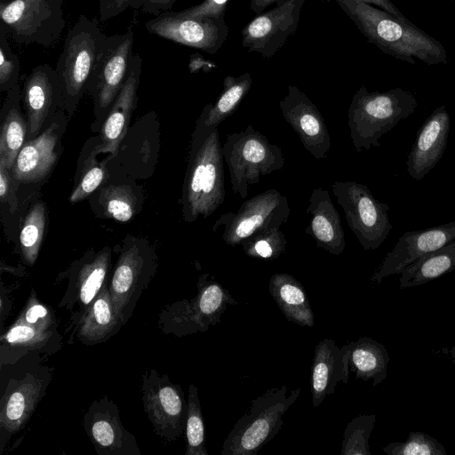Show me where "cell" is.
Returning <instances> with one entry per match:
<instances>
[{
    "mask_svg": "<svg viewBox=\"0 0 455 455\" xmlns=\"http://www.w3.org/2000/svg\"><path fill=\"white\" fill-rule=\"evenodd\" d=\"M358 30L383 52L395 59L416 64L448 63L442 43L403 20L375 5L355 0H336Z\"/></svg>",
    "mask_w": 455,
    "mask_h": 455,
    "instance_id": "6da1fadb",
    "label": "cell"
},
{
    "mask_svg": "<svg viewBox=\"0 0 455 455\" xmlns=\"http://www.w3.org/2000/svg\"><path fill=\"white\" fill-rule=\"evenodd\" d=\"M223 162L218 128L194 132L182 194L183 218L187 222L211 216L224 203Z\"/></svg>",
    "mask_w": 455,
    "mask_h": 455,
    "instance_id": "7a4b0ae2",
    "label": "cell"
},
{
    "mask_svg": "<svg viewBox=\"0 0 455 455\" xmlns=\"http://www.w3.org/2000/svg\"><path fill=\"white\" fill-rule=\"evenodd\" d=\"M409 91L394 88L386 92H369L361 86L353 95L347 112L348 127L357 152L380 146L379 140L417 108Z\"/></svg>",
    "mask_w": 455,
    "mask_h": 455,
    "instance_id": "3957f363",
    "label": "cell"
},
{
    "mask_svg": "<svg viewBox=\"0 0 455 455\" xmlns=\"http://www.w3.org/2000/svg\"><path fill=\"white\" fill-rule=\"evenodd\" d=\"M108 36L96 18L81 14L67 33L56 64L63 91V110L71 118L93 73Z\"/></svg>",
    "mask_w": 455,
    "mask_h": 455,
    "instance_id": "277c9868",
    "label": "cell"
},
{
    "mask_svg": "<svg viewBox=\"0 0 455 455\" xmlns=\"http://www.w3.org/2000/svg\"><path fill=\"white\" fill-rule=\"evenodd\" d=\"M300 394L296 388L288 394L287 386L272 387L252 399L249 411L235 424L225 439L221 455H255L282 428L283 416Z\"/></svg>",
    "mask_w": 455,
    "mask_h": 455,
    "instance_id": "5b68a950",
    "label": "cell"
},
{
    "mask_svg": "<svg viewBox=\"0 0 455 455\" xmlns=\"http://www.w3.org/2000/svg\"><path fill=\"white\" fill-rule=\"evenodd\" d=\"M222 154L231 188L242 198L247 197L250 185L259 183L262 176L279 171L284 165L281 148L270 143L251 124L242 132L228 134Z\"/></svg>",
    "mask_w": 455,
    "mask_h": 455,
    "instance_id": "8992f818",
    "label": "cell"
},
{
    "mask_svg": "<svg viewBox=\"0 0 455 455\" xmlns=\"http://www.w3.org/2000/svg\"><path fill=\"white\" fill-rule=\"evenodd\" d=\"M157 266L156 252L146 239L132 235L124 238L108 282L116 311L124 324L132 317Z\"/></svg>",
    "mask_w": 455,
    "mask_h": 455,
    "instance_id": "52a82bcc",
    "label": "cell"
},
{
    "mask_svg": "<svg viewBox=\"0 0 455 455\" xmlns=\"http://www.w3.org/2000/svg\"><path fill=\"white\" fill-rule=\"evenodd\" d=\"M197 293L165 306L158 315V327L164 334L183 337L206 331L220 322L228 306L237 305L219 282L203 274L198 278Z\"/></svg>",
    "mask_w": 455,
    "mask_h": 455,
    "instance_id": "ba28073f",
    "label": "cell"
},
{
    "mask_svg": "<svg viewBox=\"0 0 455 455\" xmlns=\"http://www.w3.org/2000/svg\"><path fill=\"white\" fill-rule=\"evenodd\" d=\"M6 32L19 44L53 45L66 26L63 0H12L0 4Z\"/></svg>",
    "mask_w": 455,
    "mask_h": 455,
    "instance_id": "9c48e42d",
    "label": "cell"
},
{
    "mask_svg": "<svg viewBox=\"0 0 455 455\" xmlns=\"http://www.w3.org/2000/svg\"><path fill=\"white\" fill-rule=\"evenodd\" d=\"M331 190L362 247L365 251L378 249L393 229L389 206L379 201L368 187L355 181H335Z\"/></svg>",
    "mask_w": 455,
    "mask_h": 455,
    "instance_id": "30bf717a",
    "label": "cell"
},
{
    "mask_svg": "<svg viewBox=\"0 0 455 455\" xmlns=\"http://www.w3.org/2000/svg\"><path fill=\"white\" fill-rule=\"evenodd\" d=\"M133 43L132 30L108 36L88 83L86 92L92 99L94 124H99L100 127L126 80L133 55Z\"/></svg>",
    "mask_w": 455,
    "mask_h": 455,
    "instance_id": "8fae6325",
    "label": "cell"
},
{
    "mask_svg": "<svg viewBox=\"0 0 455 455\" xmlns=\"http://www.w3.org/2000/svg\"><path fill=\"white\" fill-rule=\"evenodd\" d=\"M288 198L275 188L267 189L247 200L234 212L228 211L215 221L212 231L223 227L221 239L229 246L241 245L256 232L287 223Z\"/></svg>",
    "mask_w": 455,
    "mask_h": 455,
    "instance_id": "7c38bea8",
    "label": "cell"
},
{
    "mask_svg": "<svg viewBox=\"0 0 455 455\" xmlns=\"http://www.w3.org/2000/svg\"><path fill=\"white\" fill-rule=\"evenodd\" d=\"M143 409L155 433L169 442L184 434L188 401L180 384L172 383L167 374L148 369L142 376Z\"/></svg>",
    "mask_w": 455,
    "mask_h": 455,
    "instance_id": "4fadbf2b",
    "label": "cell"
},
{
    "mask_svg": "<svg viewBox=\"0 0 455 455\" xmlns=\"http://www.w3.org/2000/svg\"><path fill=\"white\" fill-rule=\"evenodd\" d=\"M52 379L50 370L37 367L20 378H11L0 403L1 451L12 435L24 428L46 393Z\"/></svg>",
    "mask_w": 455,
    "mask_h": 455,
    "instance_id": "5bb4252c",
    "label": "cell"
},
{
    "mask_svg": "<svg viewBox=\"0 0 455 455\" xmlns=\"http://www.w3.org/2000/svg\"><path fill=\"white\" fill-rule=\"evenodd\" d=\"M306 0H284L259 13L242 29V45L263 58L273 57L296 32Z\"/></svg>",
    "mask_w": 455,
    "mask_h": 455,
    "instance_id": "9a60e30c",
    "label": "cell"
},
{
    "mask_svg": "<svg viewBox=\"0 0 455 455\" xmlns=\"http://www.w3.org/2000/svg\"><path fill=\"white\" fill-rule=\"evenodd\" d=\"M148 32L180 44L215 54L226 42L228 27L225 17L195 19L166 12L146 21Z\"/></svg>",
    "mask_w": 455,
    "mask_h": 455,
    "instance_id": "2e32d148",
    "label": "cell"
},
{
    "mask_svg": "<svg viewBox=\"0 0 455 455\" xmlns=\"http://www.w3.org/2000/svg\"><path fill=\"white\" fill-rule=\"evenodd\" d=\"M22 97L27 140H33L63 110L62 85L56 69L46 63L34 68L25 79Z\"/></svg>",
    "mask_w": 455,
    "mask_h": 455,
    "instance_id": "e0dca14e",
    "label": "cell"
},
{
    "mask_svg": "<svg viewBox=\"0 0 455 455\" xmlns=\"http://www.w3.org/2000/svg\"><path fill=\"white\" fill-rule=\"evenodd\" d=\"M110 264L108 246L97 252L89 251L74 261L66 275L68 287L58 307L69 312L76 307L74 317L82 315L108 282Z\"/></svg>",
    "mask_w": 455,
    "mask_h": 455,
    "instance_id": "ac0fdd59",
    "label": "cell"
},
{
    "mask_svg": "<svg viewBox=\"0 0 455 455\" xmlns=\"http://www.w3.org/2000/svg\"><path fill=\"white\" fill-rule=\"evenodd\" d=\"M84 427L99 455H141L135 436L124 428L116 404L107 395L91 403Z\"/></svg>",
    "mask_w": 455,
    "mask_h": 455,
    "instance_id": "d6986e66",
    "label": "cell"
},
{
    "mask_svg": "<svg viewBox=\"0 0 455 455\" xmlns=\"http://www.w3.org/2000/svg\"><path fill=\"white\" fill-rule=\"evenodd\" d=\"M64 112L60 110L37 137L25 141L11 170L19 183L41 181L55 166L66 127Z\"/></svg>",
    "mask_w": 455,
    "mask_h": 455,
    "instance_id": "ffe728a7",
    "label": "cell"
},
{
    "mask_svg": "<svg viewBox=\"0 0 455 455\" xmlns=\"http://www.w3.org/2000/svg\"><path fill=\"white\" fill-rule=\"evenodd\" d=\"M279 108L305 149L316 160L325 159L331 147V136L323 115L310 99L297 86L289 85Z\"/></svg>",
    "mask_w": 455,
    "mask_h": 455,
    "instance_id": "44dd1931",
    "label": "cell"
},
{
    "mask_svg": "<svg viewBox=\"0 0 455 455\" xmlns=\"http://www.w3.org/2000/svg\"><path fill=\"white\" fill-rule=\"evenodd\" d=\"M455 240V220L423 230L406 231L385 256L371 282L379 284L391 275L401 274L413 261Z\"/></svg>",
    "mask_w": 455,
    "mask_h": 455,
    "instance_id": "7402d4cb",
    "label": "cell"
},
{
    "mask_svg": "<svg viewBox=\"0 0 455 455\" xmlns=\"http://www.w3.org/2000/svg\"><path fill=\"white\" fill-rule=\"evenodd\" d=\"M451 117L444 106L436 108L417 132L406 160L409 175L420 181L441 160L447 146Z\"/></svg>",
    "mask_w": 455,
    "mask_h": 455,
    "instance_id": "603a6c76",
    "label": "cell"
},
{
    "mask_svg": "<svg viewBox=\"0 0 455 455\" xmlns=\"http://www.w3.org/2000/svg\"><path fill=\"white\" fill-rule=\"evenodd\" d=\"M142 62L140 54L132 55L126 80L100 127V152L116 156L128 131L132 114L137 104Z\"/></svg>",
    "mask_w": 455,
    "mask_h": 455,
    "instance_id": "cb8c5ba5",
    "label": "cell"
},
{
    "mask_svg": "<svg viewBox=\"0 0 455 455\" xmlns=\"http://www.w3.org/2000/svg\"><path fill=\"white\" fill-rule=\"evenodd\" d=\"M350 348V342L338 347L331 339H322L315 346L310 375L314 407H318L327 395L333 394L339 382L347 383Z\"/></svg>",
    "mask_w": 455,
    "mask_h": 455,
    "instance_id": "d4e9b609",
    "label": "cell"
},
{
    "mask_svg": "<svg viewBox=\"0 0 455 455\" xmlns=\"http://www.w3.org/2000/svg\"><path fill=\"white\" fill-rule=\"evenodd\" d=\"M306 212L309 221L305 233L315 240L316 246L335 256L343 253L346 247L345 232L329 191L315 188Z\"/></svg>",
    "mask_w": 455,
    "mask_h": 455,
    "instance_id": "484cf974",
    "label": "cell"
},
{
    "mask_svg": "<svg viewBox=\"0 0 455 455\" xmlns=\"http://www.w3.org/2000/svg\"><path fill=\"white\" fill-rule=\"evenodd\" d=\"M62 347L57 328H42L18 320L0 339L1 365L16 363L28 354L52 355Z\"/></svg>",
    "mask_w": 455,
    "mask_h": 455,
    "instance_id": "4316f807",
    "label": "cell"
},
{
    "mask_svg": "<svg viewBox=\"0 0 455 455\" xmlns=\"http://www.w3.org/2000/svg\"><path fill=\"white\" fill-rule=\"evenodd\" d=\"M108 282L88 308L73 321L74 334L84 345L106 342L124 325L116 311Z\"/></svg>",
    "mask_w": 455,
    "mask_h": 455,
    "instance_id": "83f0119b",
    "label": "cell"
},
{
    "mask_svg": "<svg viewBox=\"0 0 455 455\" xmlns=\"http://www.w3.org/2000/svg\"><path fill=\"white\" fill-rule=\"evenodd\" d=\"M268 291L285 318L303 327H313L315 317L303 285L291 275L274 274Z\"/></svg>",
    "mask_w": 455,
    "mask_h": 455,
    "instance_id": "f1b7e54d",
    "label": "cell"
},
{
    "mask_svg": "<svg viewBox=\"0 0 455 455\" xmlns=\"http://www.w3.org/2000/svg\"><path fill=\"white\" fill-rule=\"evenodd\" d=\"M19 84L7 92L2 108L0 164L12 170L14 161L27 140L28 125L20 111Z\"/></svg>",
    "mask_w": 455,
    "mask_h": 455,
    "instance_id": "f546056e",
    "label": "cell"
},
{
    "mask_svg": "<svg viewBox=\"0 0 455 455\" xmlns=\"http://www.w3.org/2000/svg\"><path fill=\"white\" fill-rule=\"evenodd\" d=\"M252 86L250 73L239 76H227L223 90L214 104H207L197 120L194 132H209L230 116L238 108Z\"/></svg>",
    "mask_w": 455,
    "mask_h": 455,
    "instance_id": "4dcf8cb0",
    "label": "cell"
},
{
    "mask_svg": "<svg viewBox=\"0 0 455 455\" xmlns=\"http://www.w3.org/2000/svg\"><path fill=\"white\" fill-rule=\"evenodd\" d=\"M93 211L101 218L120 222L131 220L140 210L142 196L135 187L127 184L102 185L95 191Z\"/></svg>",
    "mask_w": 455,
    "mask_h": 455,
    "instance_id": "1f68e13d",
    "label": "cell"
},
{
    "mask_svg": "<svg viewBox=\"0 0 455 455\" xmlns=\"http://www.w3.org/2000/svg\"><path fill=\"white\" fill-rule=\"evenodd\" d=\"M350 344L349 371L355 374V379H372L374 387L382 382L387 378L390 361L386 347L369 337Z\"/></svg>",
    "mask_w": 455,
    "mask_h": 455,
    "instance_id": "d6a6232c",
    "label": "cell"
},
{
    "mask_svg": "<svg viewBox=\"0 0 455 455\" xmlns=\"http://www.w3.org/2000/svg\"><path fill=\"white\" fill-rule=\"evenodd\" d=\"M455 269V240L425 254L401 273L400 289L427 283Z\"/></svg>",
    "mask_w": 455,
    "mask_h": 455,
    "instance_id": "836d02e7",
    "label": "cell"
},
{
    "mask_svg": "<svg viewBox=\"0 0 455 455\" xmlns=\"http://www.w3.org/2000/svg\"><path fill=\"white\" fill-rule=\"evenodd\" d=\"M46 225V207L43 201L28 210L20 232V247L23 261L32 266L38 256Z\"/></svg>",
    "mask_w": 455,
    "mask_h": 455,
    "instance_id": "e575fe53",
    "label": "cell"
},
{
    "mask_svg": "<svg viewBox=\"0 0 455 455\" xmlns=\"http://www.w3.org/2000/svg\"><path fill=\"white\" fill-rule=\"evenodd\" d=\"M188 409L185 423V455H208L205 447L204 421L198 389L194 384L188 387Z\"/></svg>",
    "mask_w": 455,
    "mask_h": 455,
    "instance_id": "d590c367",
    "label": "cell"
},
{
    "mask_svg": "<svg viewBox=\"0 0 455 455\" xmlns=\"http://www.w3.org/2000/svg\"><path fill=\"white\" fill-rule=\"evenodd\" d=\"M286 244V237L280 227H269L251 235L241 246L249 257L273 260L284 252Z\"/></svg>",
    "mask_w": 455,
    "mask_h": 455,
    "instance_id": "8d00e7d4",
    "label": "cell"
},
{
    "mask_svg": "<svg viewBox=\"0 0 455 455\" xmlns=\"http://www.w3.org/2000/svg\"><path fill=\"white\" fill-rule=\"evenodd\" d=\"M376 422L375 414H362L347 425L340 455H371L369 439Z\"/></svg>",
    "mask_w": 455,
    "mask_h": 455,
    "instance_id": "74e56055",
    "label": "cell"
},
{
    "mask_svg": "<svg viewBox=\"0 0 455 455\" xmlns=\"http://www.w3.org/2000/svg\"><path fill=\"white\" fill-rule=\"evenodd\" d=\"M388 455H447L443 444L428 434L411 431L403 442H393L382 448Z\"/></svg>",
    "mask_w": 455,
    "mask_h": 455,
    "instance_id": "f35d334b",
    "label": "cell"
},
{
    "mask_svg": "<svg viewBox=\"0 0 455 455\" xmlns=\"http://www.w3.org/2000/svg\"><path fill=\"white\" fill-rule=\"evenodd\" d=\"M79 181L70 194L69 202L71 204L78 203L91 196L99 189L108 180V172L104 164L91 161L82 169Z\"/></svg>",
    "mask_w": 455,
    "mask_h": 455,
    "instance_id": "ab89813d",
    "label": "cell"
},
{
    "mask_svg": "<svg viewBox=\"0 0 455 455\" xmlns=\"http://www.w3.org/2000/svg\"><path fill=\"white\" fill-rule=\"evenodd\" d=\"M16 320L42 328H57V319L52 307L39 301L36 291L31 289L24 307Z\"/></svg>",
    "mask_w": 455,
    "mask_h": 455,
    "instance_id": "60d3db41",
    "label": "cell"
},
{
    "mask_svg": "<svg viewBox=\"0 0 455 455\" xmlns=\"http://www.w3.org/2000/svg\"><path fill=\"white\" fill-rule=\"evenodd\" d=\"M6 30H0V90L8 92L18 84L20 64L15 53L12 52L6 38Z\"/></svg>",
    "mask_w": 455,
    "mask_h": 455,
    "instance_id": "b9f144b4",
    "label": "cell"
},
{
    "mask_svg": "<svg viewBox=\"0 0 455 455\" xmlns=\"http://www.w3.org/2000/svg\"><path fill=\"white\" fill-rule=\"evenodd\" d=\"M228 0H204L197 5L191 6L185 10L175 12L182 17L204 19H219L225 17Z\"/></svg>",
    "mask_w": 455,
    "mask_h": 455,
    "instance_id": "7bdbcfd3",
    "label": "cell"
},
{
    "mask_svg": "<svg viewBox=\"0 0 455 455\" xmlns=\"http://www.w3.org/2000/svg\"><path fill=\"white\" fill-rule=\"evenodd\" d=\"M19 184L13 178L11 170L0 164V201L2 204L8 205L11 213L17 210L16 190Z\"/></svg>",
    "mask_w": 455,
    "mask_h": 455,
    "instance_id": "ee69618b",
    "label": "cell"
},
{
    "mask_svg": "<svg viewBox=\"0 0 455 455\" xmlns=\"http://www.w3.org/2000/svg\"><path fill=\"white\" fill-rule=\"evenodd\" d=\"M147 0H99L100 21L115 18L129 8L138 9Z\"/></svg>",
    "mask_w": 455,
    "mask_h": 455,
    "instance_id": "f6af8a7d",
    "label": "cell"
},
{
    "mask_svg": "<svg viewBox=\"0 0 455 455\" xmlns=\"http://www.w3.org/2000/svg\"><path fill=\"white\" fill-rule=\"evenodd\" d=\"M180 0H147L141 6V12L147 14L158 16L171 11L173 4Z\"/></svg>",
    "mask_w": 455,
    "mask_h": 455,
    "instance_id": "bcb514c9",
    "label": "cell"
},
{
    "mask_svg": "<svg viewBox=\"0 0 455 455\" xmlns=\"http://www.w3.org/2000/svg\"><path fill=\"white\" fill-rule=\"evenodd\" d=\"M360 1L363 3H367L372 5H375L380 9H383L389 13L395 15L401 19L407 20V18L399 11L398 7H396L391 0H355Z\"/></svg>",
    "mask_w": 455,
    "mask_h": 455,
    "instance_id": "7dc6e473",
    "label": "cell"
},
{
    "mask_svg": "<svg viewBox=\"0 0 455 455\" xmlns=\"http://www.w3.org/2000/svg\"><path fill=\"white\" fill-rule=\"evenodd\" d=\"M0 315H1V326H3V323L4 322V319L9 315L10 309L12 307L11 299L9 297V291L7 289L4 287V284L1 283V289H0Z\"/></svg>",
    "mask_w": 455,
    "mask_h": 455,
    "instance_id": "c3c4849f",
    "label": "cell"
},
{
    "mask_svg": "<svg viewBox=\"0 0 455 455\" xmlns=\"http://www.w3.org/2000/svg\"><path fill=\"white\" fill-rule=\"evenodd\" d=\"M283 1L284 0H251L250 8L254 13L259 14L270 5L279 4Z\"/></svg>",
    "mask_w": 455,
    "mask_h": 455,
    "instance_id": "681fc988",
    "label": "cell"
},
{
    "mask_svg": "<svg viewBox=\"0 0 455 455\" xmlns=\"http://www.w3.org/2000/svg\"><path fill=\"white\" fill-rule=\"evenodd\" d=\"M452 363L455 364V346H453L449 351Z\"/></svg>",
    "mask_w": 455,
    "mask_h": 455,
    "instance_id": "f907efd6",
    "label": "cell"
}]
</instances>
